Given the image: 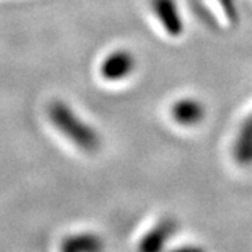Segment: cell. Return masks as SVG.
Here are the masks:
<instances>
[{
	"label": "cell",
	"mask_w": 252,
	"mask_h": 252,
	"mask_svg": "<svg viewBox=\"0 0 252 252\" xmlns=\"http://www.w3.org/2000/svg\"><path fill=\"white\" fill-rule=\"evenodd\" d=\"M48 117L52 125L83 152L95 153L101 147V136L98 132L84 122L66 102L61 99L52 101L48 107Z\"/></svg>",
	"instance_id": "obj_1"
},
{
	"label": "cell",
	"mask_w": 252,
	"mask_h": 252,
	"mask_svg": "<svg viewBox=\"0 0 252 252\" xmlns=\"http://www.w3.org/2000/svg\"><path fill=\"white\" fill-rule=\"evenodd\" d=\"M150 4L154 16L168 35L178 38L184 34L185 24L175 0H150Z\"/></svg>",
	"instance_id": "obj_2"
},
{
	"label": "cell",
	"mask_w": 252,
	"mask_h": 252,
	"mask_svg": "<svg viewBox=\"0 0 252 252\" xmlns=\"http://www.w3.org/2000/svg\"><path fill=\"white\" fill-rule=\"evenodd\" d=\"M136 67V59L132 52L118 49L109 54L99 67L101 76L108 81H121L129 77Z\"/></svg>",
	"instance_id": "obj_3"
},
{
	"label": "cell",
	"mask_w": 252,
	"mask_h": 252,
	"mask_svg": "<svg viewBox=\"0 0 252 252\" xmlns=\"http://www.w3.org/2000/svg\"><path fill=\"white\" fill-rule=\"evenodd\" d=\"M178 230V221L174 217H162L150 228V231L140 241L139 248L144 252H156L162 250Z\"/></svg>",
	"instance_id": "obj_4"
},
{
	"label": "cell",
	"mask_w": 252,
	"mask_h": 252,
	"mask_svg": "<svg viewBox=\"0 0 252 252\" xmlns=\"http://www.w3.org/2000/svg\"><path fill=\"white\" fill-rule=\"evenodd\" d=\"M205 107L196 98H181L174 102L171 108L172 119L182 126H195L205 118Z\"/></svg>",
	"instance_id": "obj_5"
},
{
	"label": "cell",
	"mask_w": 252,
	"mask_h": 252,
	"mask_svg": "<svg viewBox=\"0 0 252 252\" xmlns=\"http://www.w3.org/2000/svg\"><path fill=\"white\" fill-rule=\"evenodd\" d=\"M234 156L238 162L252 164V112L240 126L234 142Z\"/></svg>",
	"instance_id": "obj_6"
},
{
	"label": "cell",
	"mask_w": 252,
	"mask_h": 252,
	"mask_svg": "<svg viewBox=\"0 0 252 252\" xmlns=\"http://www.w3.org/2000/svg\"><path fill=\"white\" fill-rule=\"evenodd\" d=\"M62 251L66 252H93L102 248V240L91 233L76 234L66 238L62 243Z\"/></svg>",
	"instance_id": "obj_7"
}]
</instances>
